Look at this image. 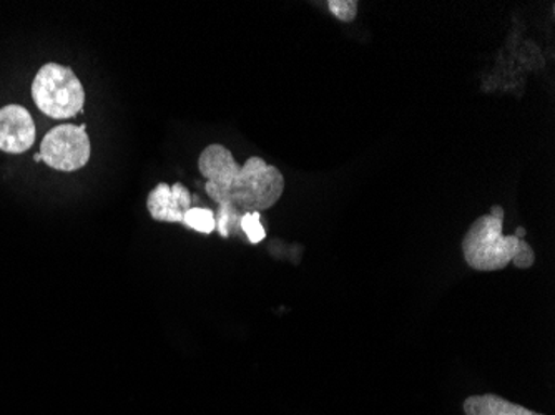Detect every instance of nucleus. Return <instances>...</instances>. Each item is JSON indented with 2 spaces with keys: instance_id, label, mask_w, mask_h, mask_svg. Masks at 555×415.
<instances>
[{
  "instance_id": "nucleus-1",
  "label": "nucleus",
  "mask_w": 555,
  "mask_h": 415,
  "mask_svg": "<svg viewBox=\"0 0 555 415\" xmlns=\"http://www.w3.org/2000/svg\"><path fill=\"white\" fill-rule=\"evenodd\" d=\"M198 170L205 192L220 205L230 206L240 215L263 213L282 199L285 177L274 165L261 157H249L240 165L227 146L208 145L199 153Z\"/></svg>"
},
{
  "instance_id": "nucleus-2",
  "label": "nucleus",
  "mask_w": 555,
  "mask_h": 415,
  "mask_svg": "<svg viewBox=\"0 0 555 415\" xmlns=\"http://www.w3.org/2000/svg\"><path fill=\"white\" fill-rule=\"evenodd\" d=\"M463 255L473 270L501 271L516 264L520 270L534 267L535 252L526 239L504 235V220L482 215L477 218L463 238Z\"/></svg>"
},
{
  "instance_id": "nucleus-3",
  "label": "nucleus",
  "mask_w": 555,
  "mask_h": 415,
  "mask_svg": "<svg viewBox=\"0 0 555 415\" xmlns=\"http://www.w3.org/2000/svg\"><path fill=\"white\" fill-rule=\"evenodd\" d=\"M37 108L54 120H67L82 114L86 90L70 67L49 62L37 72L33 82Z\"/></svg>"
},
{
  "instance_id": "nucleus-4",
  "label": "nucleus",
  "mask_w": 555,
  "mask_h": 415,
  "mask_svg": "<svg viewBox=\"0 0 555 415\" xmlns=\"http://www.w3.org/2000/svg\"><path fill=\"white\" fill-rule=\"evenodd\" d=\"M40 155L50 168L65 173L86 167L92 155L86 125L67 124L52 128L40 143Z\"/></svg>"
},
{
  "instance_id": "nucleus-5",
  "label": "nucleus",
  "mask_w": 555,
  "mask_h": 415,
  "mask_svg": "<svg viewBox=\"0 0 555 415\" xmlns=\"http://www.w3.org/2000/svg\"><path fill=\"white\" fill-rule=\"evenodd\" d=\"M36 143L33 115L21 105L0 108V152L21 155Z\"/></svg>"
},
{
  "instance_id": "nucleus-6",
  "label": "nucleus",
  "mask_w": 555,
  "mask_h": 415,
  "mask_svg": "<svg viewBox=\"0 0 555 415\" xmlns=\"http://www.w3.org/2000/svg\"><path fill=\"white\" fill-rule=\"evenodd\" d=\"M192 193L180 181L173 186L158 183L146 198V208L155 221L183 223V217L192 208Z\"/></svg>"
},
{
  "instance_id": "nucleus-7",
  "label": "nucleus",
  "mask_w": 555,
  "mask_h": 415,
  "mask_svg": "<svg viewBox=\"0 0 555 415\" xmlns=\"http://www.w3.org/2000/svg\"><path fill=\"white\" fill-rule=\"evenodd\" d=\"M466 415H542L494 394L473 395L464 402Z\"/></svg>"
},
{
  "instance_id": "nucleus-8",
  "label": "nucleus",
  "mask_w": 555,
  "mask_h": 415,
  "mask_svg": "<svg viewBox=\"0 0 555 415\" xmlns=\"http://www.w3.org/2000/svg\"><path fill=\"white\" fill-rule=\"evenodd\" d=\"M190 230L198 231L204 235H210L214 233L215 226V211L210 208H199V206H192L183 217V223Z\"/></svg>"
},
{
  "instance_id": "nucleus-9",
  "label": "nucleus",
  "mask_w": 555,
  "mask_h": 415,
  "mask_svg": "<svg viewBox=\"0 0 555 415\" xmlns=\"http://www.w3.org/2000/svg\"><path fill=\"white\" fill-rule=\"evenodd\" d=\"M260 218V213H245L240 220V228H242L248 242L254 243V245L263 242L264 236H267V230L261 224Z\"/></svg>"
},
{
  "instance_id": "nucleus-10",
  "label": "nucleus",
  "mask_w": 555,
  "mask_h": 415,
  "mask_svg": "<svg viewBox=\"0 0 555 415\" xmlns=\"http://www.w3.org/2000/svg\"><path fill=\"white\" fill-rule=\"evenodd\" d=\"M330 11L335 15L338 21L352 22L358 15V2L357 0H332L327 2Z\"/></svg>"
},
{
  "instance_id": "nucleus-11",
  "label": "nucleus",
  "mask_w": 555,
  "mask_h": 415,
  "mask_svg": "<svg viewBox=\"0 0 555 415\" xmlns=\"http://www.w3.org/2000/svg\"><path fill=\"white\" fill-rule=\"evenodd\" d=\"M489 215H491V217L499 218V220H504V218H506V211H504V208L499 205L492 206L491 213Z\"/></svg>"
},
{
  "instance_id": "nucleus-12",
  "label": "nucleus",
  "mask_w": 555,
  "mask_h": 415,
  "mask_svg": "<svg viewBox=\"0 0 555 415\" xmlns=\"http://www.w3.org/2000/svg\"><path fill=\"white\" fill-rule=\"evenodd\" d=\"M514 236H517L519 239L526 238V230H524L522 226L517 228L516 233H514Z\"/></svg>"
},
{
  "instance_id": "nucleus-13",
  "label": "nucleus",
  "mask_w": 555,
  "mask_h": 415,
  "mask_svg": "<svg viewBox=\"0 0 555 415\" xmlns=\"http://www.w3.org/2000/svg\"><path fill=\"white\" fill-rule=\"evenodd\" d=\"M34 160L42 161V155H40V153H36V155H34Z\"/></svg>"
}]
</instances>
